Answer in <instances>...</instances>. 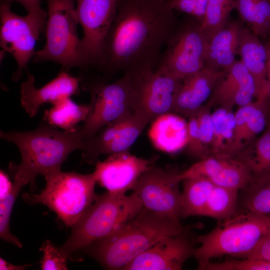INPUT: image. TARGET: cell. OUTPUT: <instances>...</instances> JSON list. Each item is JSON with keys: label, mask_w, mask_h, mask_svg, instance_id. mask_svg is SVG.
I'll return each mask as SVG.
<instances>
[{"label": "cell", "mask_w": 270, "mask_h": 270, "mask_svg": "<svg viewBox=\"0 0 270 270\" xmlns=\"http://www.w3.org/2000/svg\"><path fill=\"white\" fill-rule=\"evenodd\" d=\"M178 23L166 0H117L96 66L106 76L156 70Z\"/></svg>", "instance_id": "cell-1"}, {"label": "cell", "mask_w": 270, "mask_h": 270, "mask_svg": "<svg viewBox=\"0 0 270 270\" xmlns=\"http://www.w3.org/2000/svg\"><path fill=\"white\" fill-rule=\"evenodd\" d=\"M76 130L60 131L43 123L32 131H1L0 138L16 144L20 154V164H10L14 180L30 184L34 191L38 175L44 176L60 170L70 154L82 148V141L77 136Z\"/></svg>", "instance_id": "cell-2"}, {"label": "cell", "mask_w": 270, "mask_h": 270, "mask_svg": "<svg viewBox=\"0 0 270 270\" xmlns=\"http://www.w3.org/2000/svg\"><path fill=\"white\" fill-rule=\"evenodd\" d=\"M188 234V228L143 208L118 230L83 250L104 268L122 270L162 238Z\"/></svg>", "instance_id": "cell-3"}, {"label": "cell", "mask_w": 270, "mask_h": 270, "mask_svg": "<svg viewBox=\"0 0 270 270\" xmlns=\"http://www.w3.org/2000/svg\"><path fill=\"white\" fill-rule=\"evenodd\" d=\"M143 208L134 192L126 196L106 191L98 195L90 208L71 227L67 240L58 248L69 259L74 252L118 230Z\"/></svg>", "instance_id": "cell-4"}, {"label": "cell", "mask_w": 270, "mask_h": 270, "mask_svg": "<svg viewBox=\"0 0 270 270\" xmlns=\"http://www.w3.org/2000/svg\"><path fill=\"white\" fill-rule=\"evenodd\" d=\"M270 234V216L250 212L224 220L206 234L198 236L194 256L198 270L214 258L224 256L244 258Z\"/></svg>", "instance_id": "cell-5"}, {"label": "cell", "mask_w": 270, "mask_h": 270, "mask_svg": "<svg viewBox=\"0 0 270 270\" xmlns=\"http://www.w3.org/2000/svg\"><path fill=\"white\" fill-rule=\"evenodd\" d=\"M45 188L39 194L24 193L28 204H42L54 212L67 227L73 226L96 199L92 173L80 174L61 170L44 176Z\"/></svg>", "instance_id": "cell-6"}, {"label": "cell", "mask_w": 270, "mask_h": 270, "mask_svg": "<svg viewBox=\"0 0 270 270\" xmlns=\"http://www.w3.org/2000/svg\"><path fill=\"white\" fill-rule=\"evenodd\" d=\"M74 0H47L48 12L44 47L36 51L34 62L52 61L68 70L90 66L82 38L77 34L78 23Z\"/></svg>", "instance_id": "cell-7"}, {"label": "cell", "mask_w": 270, "mask_h": 270, "mask_svg": "<svg viewBox=\"0 0 270 270\" xmlns=\"http://www.w3.org/2000/svg\"><path fill=\"white\" fill-rule=\"evenodd\" d=\"M83 90L90 94L91 108L76 133L81 140L95 134L107 124L134 112L132 76L124 74L117 80H86L80 78Z\"/></svg>", "instance_id": "cell-8"}, {"label": "cell", "mask_w": 270, "mask_h": 270, "mask_svg": "<svg viewBox=\"0 0 270 270\" xmlns=\"http://www.w3.org/2000/svg\"><path fill=\"white\" fill-rule=\"evenodd\" d=\"M200 24L192 16L178 23L164 46L156 68L182 80L204 68L208 41Z\"/></svg>", "instance_id": "cell-9"}, {"label": "cell", "mask_w": 270, "mask_h": 270, "mask_svg": "<svg viewBox=\"0 0 270 270\" xmlns=\"http://www.w3.org/2000/svg\"><path fill=\"white\" fill-rule=\"evenodd\" d=\"M11 4L0 0V46L15 59L17 69L12 78L18 81L23 70L34 56L35 45L40 34L45 30L47 18L28 14L20 16L13 12Z\"/></svg>", "instance_id": "cell-10"}, {"label": "cell", "mask_w": 270, "mask_h": 270, "mask_svg": "<svg viewBox=\"0 0 270 270\" xmlns=\"http://www.w3.org/2000/svg\"><path fill=\"white\" fill-rule=\"evenodd\" d=\"M130 74L134 114L148 124L164 114L172 112L182 80L158 68Z\"/></svg>", "instance_id": "cell-11"}, {"label": "cell", "mask_w": 270, "mask_h": 270, "mask_svg": "<svg viewBox=\"0 0 270 270\" xmlns=\"http://www.w3.org/2000/svg\"><path fill=\"white\" fill-rule=\"evenodd\" d=\"M180 172L170 168L154 166L140 177L132 192L144 208L180 224Z\"/></svg>", "instance_id": "cell-12"}, {"label": "cell", "mask_w": 270, "mask_h": 270, "mask_svg": "<svg viewBox=\"0 0 270 270\" xmlns=\"http://www.w3.org/2000/svg\"><path fill=\"white\" fill-rule=\"evenodd\" d=\"M147 124L134 112L111 122L82 142L84 162L92 164L102 154L128 152Z\"/></svg>", "instance_id": "cell-13"}, {"label": "cell", "mask_w": 270, "mask_h": 270, "mask_svg": "<svg viewBox=\"0 0 270 270\" xmlns=\"http://www.w3.org/2000/svg\"><path fill=\"white\" fill-rule=\"evenodd\" d=\"M156 158H138L128 152L108 155L97 160L92 172L96 183L115 194H124L132 190L140 177L154 167Z\"/></svg>", "instance_id": "cell-14"}, {"label": "cell", "mask_w": 270, "mask_h": 270, "mask_svg": "<svg viewBox=\"0 0 270 270\" xmlns=\"http://www.w3.org/2000/svg\"><path fill=\"white\" fill-rule=\"evenodd\" d=\"M78 20L82 26L83 44L90 66H97L104 41L114 18L117 0H74Z\"/></svg>", "instance_id": "cell-15"}, {"label": "cell", "mask_w": 270, "mask_h": 270, "mask_svg": "<svg viewBox=\"0 0 270 270\" xmlns=\"http://www.w3.org/2000/svg\"><path fill=\"white\" fill-rule=\"evenodd\" d=\"M196 248L188 234L164 238L140 254L122 270H179L190 257Z\"/></svg>", "instance_id": "cell-16"}, {"label": "cell", "mask_w": 270, "mask_h": 270, "mask_svg": "<svg viewBox=\"0 0 270 270\" xmlns=\"http://www.w3.org/2000/svg\"><path fill=\"white\" fill-rule=\"evenodd\" d=\"M184 179L203 176L214 185L228 188L245 189L254 178L247 166L235 158L210 155L200 159L190 168L180 172Z\"/></svg>", "instance_id": "cell-17"}, {"label": "cell", "mask_w": 270, "mask_h": 270, "mask_svg": "<svg viewBox=\"0 0 270 270\" xmlns=\"http://www.w3.org/2000/svg\"><path fill=\"white\" fill-rule=\"evenodd\" d=\"M28 79L21 85L20 102L22 107L31 118L34 116L40 106L46 103L56 104L60 100L78 94L80 78L62 70L57 76L40 88L34 86L35 79L28 70Z\"/></svg>", "instance_id": "cell-18"}, {"label": "cell", "mask_w": 270, "mask_h": 270, "mask_svg": "<svg viewBox=\"0 0 270 270\" xmlns=\"http://www.w3.org/2000/svg\"><path fill=\"white\" fill-rule=\"evenodd\" d=\"M255 80L241 60H236L226 70L214 87L208 102L212 106H244L256 97Z\"/></svg>", "instance_id": "cell-19"}, {"label": "cell", "mask_w": 270, "mask_h": 270, "mask_svg": "<svg viewBox=\"0 0 270 270\" xmlns=\"http://www.w3.org/2000/svg\"><path fill=\"white\" fill-rule=\"evenodd\" d=\"M226 72L203 68L183 80L176 94L172 112L188 118L196 112L210 98Z\"/></svg>", "instance_id": "cell-20"}, {"label": "cell", "mask_w": 270, "mask_h": 270, "mask_svg": "<svg viewBox=\"0 0 270 270\" xmlns=\"http://www.w3.org/2000/svg\"><path fill=\"white\" fill-rule=\"evenodd\" d=\"M238 54L241 61L254 78L257 87L258 98L270 94L268 78V52L264 45L243 22L239 32Z\"/></svg>", "instance_id": "cell-21"}, {"label": "cell", "mask_w": 270, "mask_h": 270, "mask_svg": "<svg viewBox=\"0 0 270 270\" xmlns=\"http://www.w3.org/2000/svg\"><path fill=\"white\" fill-rule=\"evenodd\" d=\"M243 22H229L208 42L204 68L220 72L227 70L236 62L239 32Z\"/></svg>", "instance_id": "cell-22"}, {"label": "cell", "mask_w": 270, "mask_h": 270, "mask_svg": "<svg viewBox=\"0 0 270 270\" xmlns=\"http://www.w3.org/2000/svg\"><path fill=\"white\" fill-rule=\"evenodd\" d=\"M152 122L148 136L156 148L174 154L186 148L188 140V124L182 116L168 112Z\"/></svg>", "instance_id": "cell-23"}, {"label": "cell", "mask_w": 270, "mask_h": 270, "mask_svg": "<svg viewBox=\"0 0 270 270\" xmlns=\"http://www.w3.org/2000/svg\"><path fill=\"white\" fill-rule=\"evenodd\" d=\"M182 192L180 218L202 216L214 184L203 176L184 179Z\"/></svg>", "instance_id": "cell-24"}, {"label": "cell", "mask_w": 270, "mask_h": 270, "mask_svg": "<svg viewBox=\"0 0 270 270\" xmlns=\"http://www.w3.org/2000/svg\"><path fill=\"white\" fill-rule=\"evenodd\" d=\"M240 20L259 38L270 36V0H235Z\"/></svg>", "instance_id": "cell-25"}, {"label": "cell", "mask_w": 270, "mask_h": 270, "mask_svg": "<svg viewBox=\"0 0 270 270\" xmlns=\"http://www.w3.org/2000/svg\"><path fill=\"white\" fill-rule=\"evenodd\" d=\"M262 136L234 157L247 166L254 178L270 173V116Z\"/></svg>", "instance_id": "cell-26"}, {"label": "cell", "mask_w": 270, "mask_h": 270, "mask_svg": "<svg viewBox=\"0 0 270 270\" xmlns=\"http://www.w3.org/2000/svg\"><path fill=\"white\" fill-rule=\"evenodd\" d=\"M214 134L210 155L230 156L235 128L232 108L220 106L212 113Z\"/></svg>", "instance_id": "cell-27"}, {"label": "cell", "mask_w": 270, "mask_h": 270, "mask_svg": "<svg viewBox=\"0 0 270 270\" xmlns=\"http://www.w3.org/2000/svg\"><path fill=\"white\" fill-rule=\"evenodd\" d=\"M90 108V103L78 104L68 97L52 104L50 109L46 110L44 120L52 126L70 130L75 128L74 127L78 122L85 121Z\"/></svg>", "instance_id": "cell-28"}, {"label": "cell", "mask_w": 270, "mask_h": 270, "mask_svg": "<svg viewBox=\"0 0 270 270\" xmlns=\"http://www.w3.org/2000/svg\"><path fill=\"white\" fill-rule=\"evenodd\" d=\"M238 190L214 186L202 216L224 220L234 216L238 204Z\"/></svg>", "instance_id": "cell-29"}, {"label": "cell", "mask_w": 270, "mask_h": 270, "mask_svg": "<svg viewBox=\"0 0 270 270\" xmlns=\"http://www.w3.org/2000/svg\"><path fill=\"white\" fill-rule=\"evenodd\" d=\"M235 0H208L200 28L210 42L228 24Z\"/></svg>", "instance_id": "cell-30"}, {"label": "cell", "mask_w": 270, "mask_h": 270, "mask_svg": "<svg viewBox=\"0 0 270 270\" xmlns=\"http://www.w3.org/2000/svg\"><path fill=\"white\" fill-rule=\"evenodd\" d=\"M244 190L245 211L270 216V173L254 178Z\"/></svg>", "instance_id": "cell-31"}, {"label": "cell", "mask_w": 270, "mask_h": 270, "mask_svg": "<svg viewBox=\"0 0 270 270\" xmlns=\"http://www.w3.org/2000/svg\"><path fill=\"white\" fill-rule=\"evenodd\" d=\"M26 184L18 180H14L10 193L0 200V237L3 240L11 243L19 248L22 245L18 239L10 230V218L16 200Z\"/></svg>", "instance_id": "cell-32"}, {"label": "cell", "mask_w": 270, "mask_h": 270, "mask_svg": "<svg viewBox=\"0 0 270 270\" xmlns=\"http://www.w3.org/2000/svg\"><path fill=\"white\" fill-rule=\"evenodd\" d=\"M202 270H270V262L244 258L214 263L210 262L201 267Z\"/></svg>", "instance_id": "cell-33"}, {"label": "cell", "mask_w": 270, "mask_h": 270, "mask_svg": "<svg viewBox=\"0 0 270 270\" xmlns=\"http://www.w3.org/2000/svg\"><path fill=\"white\" fill-rule=\"evenodd\" d=\"M212 107L208 102L196 112L198 120L200 138L208 156L210 155V146L214 134L210 112Z\"/></svg>", "instance_id": "cell-34"}, {"label": "cell", "mask_w": 270, "mask_h": 270, "mask_svg": "<svg viewBox=\"0 0 270 270\" xmlns=\"http://www.w3.org/2000/svg\"><path fill=\"white\" fill-rule=\"evenodd\" d=\"M43 252L40 260L42 270H66L68 258L65 256L50 240H46L39 250Z\"/></svg>", "instance_id": "cell-35"}, {"label": "cell", "mask_w": 270, "mask_h": 270, "mask_svg": "<svg viewBox=\"0 0 270 270\" xmlns=\"http://www.w3.org/2000/svg\"><path fill=\"white\" fill-rule=\"evenodd\" d=\"M188 140L186 146L187 152L192 156L202 158L208 156L200 142L196 112L188 117Z\"/></svg>", "instance_id": "cell-36"}, {"label": "cell", "mask_w": 270, "mask_h": 270, "mask_svg": "<svg viewBox=\"0 0 270 270\" xmlns=\"http://www.w3.org/2000/svg\"><path fill=\"white\" fill-rule=\"evenodd\" d=\"M244 258L270 262V234L264 238Z\"/></svg>", "instance_id": "cell-37"}, {"label": "cell", "mask_w": 270, "mask_h": 270, "mask_svg": "<svg viewBox=\"0 0 270 270\" xmlns=\"http://www.w3.org/2000/svg\"><path fill=\"white\" fill-rule=\"evenodd\" d=\"M12 4L16 2L20 4L28 14L47 18L48 14L41 7V0H0Z\"/></svg>", "instance_id": "cell-38"}, {"label": "cell", "mask_w": 270, "mask_h": 270, "mask_svg": "<svg viewBox=\"0 0 270 270\" xmlns=\"http://www.w3.org/2000/svg\"><path fill=\"white\" fill-rule=\"evenodd\" d=\"M172 10L194 16V0H166Z\"/></svg>", "instance_id": "cell-39"}, {"label": "cell", "mask_w": 270, "mask_h": 270, "mask_svg": "<svg viewBox=\"0 0 270 270\" xmlns=\"http://www.w3.org/2000/svg\"><path fill=\"white\" fill-rule=\"evenodd\" d=\"M13 184L8 176L3 171L0 172V200L4 198L11 192Z\"/></svg>", "instance_id": "cell-40"}, {"label": "cell", "mask_w": 270, "mask_h": 270, "mask_svg": "<svg viewBox=\"0 0 270 270\" xmlns=\"http://www.w3.org/2000/svg\"><path fill=\"white\" fill-rule=\"evenodd\" d=\"M194 11L193 16L200 23L204 18L208 0H194Z\"/></svg>", "instance_id": "cell-41"}, {"label": "cell", "mask_w": 270, "mask_h": 270, "mask_svg": "<svg viewBox=\"0 0 270 270\" xmlns=\"http://www.w3.org/2000/svg\"><path fill=\"white\" fill-rule=\"evenodd\" d=\"M31 266L30 264H26L24 265H15L10 264L0 258V270H25L26 268Z\"/></svg>", "instance_id": "cell-42"}, {"label": "cell", "mask_w": 270, "mask_h": 270, "mask_svg": "<svg viewBox=\"0 0 270 270\" xmlns=\"http://www.w3.org/2000/svg\"><path fill=\"white\" fill-rule=\"evenodd\" d=\"M268 52V82L270 85V36L268 38V42L266 44Z\"/></svg>", "instance_id": "cell-43"}, {"label": "cell", "mask_w": 270, "mask_h": 270, "mask_svg": "<svg viewBox=\"0 0 270 270\" xmlns=\"http://www.w3.org/2000/svg\"></svg>", "instance_id": "cell-44"}]
</instances>
